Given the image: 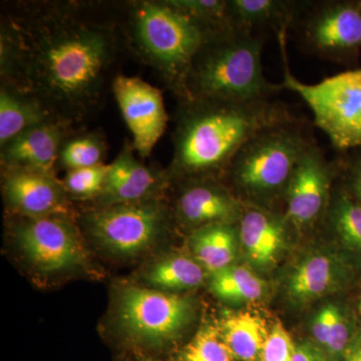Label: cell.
Returning a JSON list of instances; mask_svg holds the SVG:
<instances>
[{
    "label": "cell",
    "mask_w": 361,
    "mask_h": 361,
    "mask_svg": "<svg viewBox=\"0 0 361 361\" xmlns=\"http://www.w3.org/2000/svg\"><path fill=\"white\" fill-rule=\"evenodd\" d=\"M6 27L0 66L9 85L39 99L63 123L97 106L118 52L113 30L68 9Z\"/></svg>",
    "instance_id": "cell-1"
},
{
    "label": "cell",
    "mask_w": 361,
    "mask_h": 361,
    "mask_svg": "<svg viewBox=\"0 0 361 361\" xmlns=\"http://www.w3.org/2000/svg\"><path fill=\"white\" fill-rule=\"evenodd\" d=\"M171 168L201 178L225 172L242 147L268 128L298 120L285 104L271 101L191 99L180 102Z\"/></svg>",
    "instance_id": "cell-2"
},
{
    "label": "cell",
    "mask_w": 361,
    "mask_h": 361,
    "mask_svg": "<svg viewBox=\"0 0 361 361\" xmlns=\"http://www.w3.org/2000/svg\"><path fill=\"white\" fill-rule=\"evenodd\" d=\"M264 44V37L237 30L214 35L194 59L188 80L190 99L270 101L283 89L266 80Z\"/></svg>",
    "instance_id": "cell-3"
},
{
    "label": "cell",
    "mask_w": 361,
    "mask_h": 361,
    "mask_svg": "<svg viewBox=\"0 0 361 361\" xmlns=\"http://www.w3.org/2000/svg\"><path fill=\"white\" fill-rule=\"evenodd\" d=\"M133 40L163 75L180 102L190 99L188 80L194 59L204 44L217 32L170 1H146L132 14Z\"/></svg>",
    "instance_id": "cell-4"
},
{
    "label": "cell",
    "mask_w": 361,
    "mask_h": 361,
    "mask_svg": "<svg viewBox=\"0 0 361 361\" xmlns=\"http://www.w3.org/2000/svg\"><path fill=\"white\" fill-rule=\"evenodd\" d=\"M300 120L268 128L242 147L225 171L251 198L286 196L297 163L311 140Z\"/></svg>",
    "instance_id": "cell-5"
},
{
    "label": "cell",
    "mask_w": 361,
    "mask_h": 361,
    "mask_svg": "<svg viewBox=\"0 0 361 361\" xmlns=\"http://www.w3.org/2000/svg\"><path fill=\"white\" fill-rule=\"evenodd\" d=\"M286 37V32L277 35L283 61L282 89L295 92L310 106L315 125L337 151L361 149V68L337 73L317 84H305L292 75Z\"/></svg>",
    "instance_id": "cell-6"
},
{
    "label": "cell",
    "mask_w": 361,
    "mask_h": 361,
    "mask_svg": "<svg viewBox=\"0 0 361 361\" xmlns=\"http://www.w3.org/2000/svg\"><path fill=\"white\" fill-rule=\"evenodd\" d=\"M167 224V210L155 199L104 206L85 218L97 244L120 257H134L156 243Z\"/></svg>",
    "instance_id": "cell-7"
},
{
    "label": "cell",
    "mask_w": 361,
    "mask_h": 361,
    "mask_svg": "<svg viewBox=\"0 0 361 361\" xmlns=\"http://www.w3.org/2000/svg\"><path fill=\"white\" fill-rule=\"evenodd\" d=\"M193 303L187 297L130 286L118 296V320L133 341L161 345L175 341L193 317Z\"/></svg>",
    "instance_id": "cell-8"
},
{
    "label": "cell",
    "mask_w": 361,
    "mask_h": 361,
    "mask_svg": "<svg viewBox=\"0 0 361 361\" xmlns=\"http://www.w3.org/2000/svg\"><path fill=\"white\" fill-rule=\"evenodd\" d=\"M303 49L349 65L361 51V1H307L295 21Z\"/></svg>",
    "instance_id": "cell-9"
},
{
    "label": "cell",
    "mask_w": 361,
    "mask_h": 361,
    "mask_svg": "<svg viewBox=\"0 0 361 361\" xmlns=\"http://www.w3.org/2000/svg\"><path fill=\"white\" fill-rule=\"evenodd\" d=\"M16 241L30 264L44 274L68 272L85 262L77 229L59 215L28 218L16 227Z\"/></svg>",
    "instance_id": "cell-10"
},
{
    "label": "cell",
    "mask_w": 361,
    "mask_h": 361,
    "mask_svg": "<svg viewBox=\"0 0 361 361\" xmlns=\"http://www.w3.org/2000/svg\"><path fill=\"white\" fill-rule=\"evenodd\" d=\"M341 169V161L327 160L314 141L297 163L287 188V220L297 228L310 227L330 205L331 183Z\"/></svg>",
    "instance_id": "cell-11"
},
{
    "label": "cell",
    "mask_w": 361,
    "mask_h": 361,
    "mask_svg": "<svg viewBox=\"0 0 361 361\" xmlns=\"http://www.w3.org/2000/svg\"><path fill=\"white\" fill-rule=\"evenodd\" d=\"M113 92L133 135V148L147 158L165 133L168 114L160 90L139 78L116 75Z\"/></svg>",
    "instance_id": "cell-12"
},
{
    "label": "cell",
    "mask_w": 361,
    "mask_h": 361,
    "mask_svg": "<svg viewBox=\"0 0 361 361\" xmlns=\"http://www.w3.org/2000/svg\"><path fill=\"white\" fill-rule=\"evenodd\" d=\"M4 197L8 206L25 217L63 215L68 211L66 191L54 176L23 169H8Z\"/></svg>",
    "instance_id": "cell-13"
},
{
    "label": "cell",
    "mask_w": 361,
    "mask_h": 361,
    "mask_svg": "<svg viewBox=\"0 0 361 361\" xmlns=\"http://www.w3.org/2000/svg\"><path fill=\"white\" fill-rule=\"evenodd\" d=\"M63 122L52 118L16 135L1 146L2 164L54 176L59 152L65 141Z\"/></svg>",
    "instance_id": "cell-14"
},
{
    "label": "cell",
    "mask_w": 361,
    "mask_h": 361,
    "mask_svg": "<svg viewBox=\"0 0 361 361\" xmlns=\"http://www.w3.org/2000/svg\"><path fill=\"white\" fill-rule=\"evenodd\" d=\"M241 203L224 187L213 182H200L188 186L177 202V216L188 227L212 224H232L241 218Z\"/></svg>",
    "instance_id": "cell-15"
},
{
    "label": "cell",
    "mask_w": 361,
    "mask_h": 361,
    "mask_svg": "<svg viewBox=\"0 0 361 361\" xmlns=\"http://www.w3.org/2000/svg\"><path fill=\"white\" fill-rule=\"evenodd\" d=\"M353 278V268L334 254H314L303 259L289 277L292 300L307 303L345 286Z\"/></svg>",
    "instance_id": "cell-16"
},
{
    "label": "cell",
    "mask_w": 361,
    "mask_h": 361,
    "mask_svg": "<svg viewBox=\"0 0 361 361\" xmlns=\"http://www.w3.org/2000/svg\"><path fill=\"white\" fill-rule=\"evenodd\" d=\"M228 20L233 30L264 37L272 30L287 32L307 1L291 0H227Z\"/></svg>",
    "instance_id": "cell-17"
},
{
    "label": "cell",
    "mask_w": 361,
    "mask_h": 361,
    "mask_svg": "<svg viewBox=\"0 0 361 361\" xmlns=\"http://www.w3.org/2000/svg\"><path fill=\"white\" fill-rule=\"evenodd\" d=\"M239 237L247 258L258 267L276 262L286 241V216L254 207L240 218Z\"/></svg>",
    "instance_id": "cell-18"
},
{
    "label": "cell",
    "mask_w": 361,
    "mask_h": 361,
    "mask_svg": "<svg viewBox=\"0 0 361 361\" xmlns=\"http://www.w3.org/2000/svg\"><path fill=\"white\" fill-rule=\"evenodd\" d=\"M134 151L126 146L115 161L109 164L103 192L99 195L104 206L151 199L160 184L159 175L140 163Z\"/></svg>",
    "instance_id": "cell-19"
},
{
    "label": "cell",
    "mask_w": 361,
    "mask_h": 361,
    "mask_svg": "<svg viewBox=\"0 0 361 361\" xmlns=\"http://www.w3.org/2000/svg\"><path fill=\"white\" fill-rule=\"evenodd\" d=\"M54 115L39 99L7 84L0 90V145L47 121ZM58 120V118H56Z\"/></svg>",
    "instance_id": "cell-20"
},
{
    "label": "cell",
    "mask_w": 361,
    "mask_h": 361,
    "mask_svg": "<svg viewBox=\"0 0 361 361\" xmlns=\"http://www.w3.org/2000/svg\"><path fill=\"white\" fill-rule=\"evenodd\" d=\"M190 244L202 267L217 272L231 266L236 257L237 232L227 223L205 226L195 230Z\"/></svg>",
    "instance_id": "cell-21"
},
{
    "label": "cell",
    "mask_w": 361,
    "mask_h": 361,
    "mask_svg": "<svg viewBox=\"0 0 361 361\" xmlns=\"http://www.w3.org/2000/svg\"><path fill=\"white\" fill-rule=\"evenodd\" d=\"M223 338L236 360H262L269 332L264 320L249 312L226 316L220 330Z\"/></svg>",
    "instance_id": "cell-22"
},
{
    "label": "cell",
    "mask_w": 361,
    "mask_h": 361,
    "mask_svg": "<svg viewBox=\"0 0 361 361\" xmlns=\"http://www.w3.org/2000/svg\"><path fill=\"white\" fill-rule=\"evenodd\" d=\"M204 268L193 259L182 255L168 256L152 266L147 280L157 290H187L202 284Z\"/></svg>",
    "instance_id": "cell-23"
},
{
    "label": "cell",
    "mask_w": 361,
    "mask_h": 361,
    "mask_svg": "<svg viewBox=\"0 0 361 361\" xmlns=\"http://www.w3.org/2000/svg\"><path fill=\"white\" fill-rule=\"evenodd\" d=\"M210 288L222 300L247 303L260 299L264 294L266 285L248 268L231 265L211 273Z\"/></svg>",
    "instance_id": "cell-24"
},
{
    "label": "cell",
    "mask_w": 361,
    "mask_h": 361,
    "mask_svg": "<svg viewBox=\"0 0 361 361\" xmlns=\"http://www.w3.org/2000/svg\"><path fill=\"white\" fill-rule=\"evenodd\" d=\"M329 219L342 243L361 254V206L345 189L330 203Z\"/></svg>",
    "instance_id": "cell-25"
},
{
    "label": "cell",
    "mask_w": 361,
    "mask_h": 361,
    "mask_svg": "<svg viewBox=\"0 0 361 361\" xmlns=\"http://www.w3.org/2000/svg\"><path fill=\"white\" fill-rule=\"evenodd\" d=\"M106 151V145L99 135H78L63 142L59 163L68 171L94 167L104 164Z\"/></svg>",
    "instance_id": "cell-26"
},
{
    "label": "cell",
    "mask_w": 361,
    "mask_h": 361,
    "mask_svg": "<svg viewBox=\"0 0 361 361\" xmlns=\"http://www.w3.org/2000/svg\"><path fill=\"white\" fill-rule=\"evenodd\" d=\"M234 355L228 348L219 329L203 327L185 349L183 361H233Z\"/></svg>",
    "instance_id": "cell-27"
},
{
    "label": "cell",
    "mask_w": 361,
    "mask_h": 361,
    "mask_svg": "<svg viewBox=\"0 0 361 361\" xmlns=\"http://www.w3.org/2000/svg\"><path fill=\"white\" fill-rule=\"evenodd\" d=\"M173 6L215 32L231 30L227 0H171Z\"/></svg>",
    "instance_id": "cell-28"
},
{
    "label": "cell",
    "mask_w": 361,
    "mask_h": 361,
    "mask_svg": "<svg viewBox=\"0 0 361 361\" xmlns=\"http://www.w3.org/2000/svg\"><path fill=\"white\" fill-rule=\"evenodd\" d=\"M108 172L109 165L104 164L70 170L66 173L63 185L68 193L78 198L99 196L103 192Z\"/></svg>",
    "instance_id": "cell-29"
},
{
    "label": "cell",
    "mask_w": 361,
    "mask_h": 361,
    "mask_svg": "<svg viewBox=\"0 0 361 361\" xmlns=\"http://www.w3.org/2000/svg\"><path fill=\"white\" fill-rule=\"evenodd\" d=\"M295 345L280 322H275L263 350L262 361H293Z\"/></svg>",
    "instance_id": "cell-30"
},
{
    "label": "cell",
    "mask_w": 361,
    "mask_h": 361,
    "mask_svg": "<svg viewBox=\"0 0 361 361\" xmlns=\"http://www.w3.org/2000/svg\"><path fill=\"white\" fill-rule=\"evenodd\" d=\"M341 161L342 168L348 175L346 191L353 197V200L361 206V153L346 157Z\"/></svg>",
    "instance_id": "cell-31"
},
{
    "label": "cell",
    "mask_w": 361,
    "mask_h": 361,
    "mask_svg": "<svg viewBox=\"0 0 361 361\" xmlns=\"http://www.w3.org/2000/svg\"><path fill=\"white\" fill-rule=\"evenodd\" d=\"M293 361H331L317 344L302 342L295 345Z\"/></svg>",
    "instance_id": "cell-32"
},
{
    "label": "cell",
    "mask_w": 361,
    "mask_h": 361,
    "mask_svg": "<svg viewBox=\"0 0 361 361\" xmlns=\"http://www.w3.org/2000/svg\"><path fill=\"white\" fill-rule=\"evenodd\" d=\"M344 361H361V331L355 332L353 341L346 350Z\"/></svg>",
    "instance_id": "cell-33"
},
{
    "label": "cell",
    "mask_w": 361,
    "mask_h": 361,
    "mask_svg": "<svg viewBox=\"0 0 361 361\" xmlns=\"http://www.w3.org/2000/svg\"><path fill=\"white\" fill-rule=\"evenodd\" d=\"M141 361H157V360H149V358H148V360H142Z\"/></svg>",
    "instance_id": "cell-34"
},
{
    "label": "cell",
    "mask_w": 361,
    "mask_h": 361,
    "mask_svg": "<svg viewBox=\"0 0 361 361\" xmlns=\"http://www.w3.org/2000/svg\"><path fill=\"white\" fill-rule=\"evenodd\" d=\"M360 312H361V303H360Z\"/></svg>",
    "instance_id": "cell-35"
}]
</instances>
